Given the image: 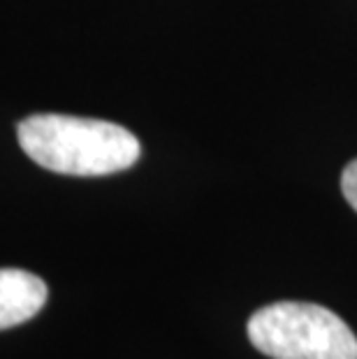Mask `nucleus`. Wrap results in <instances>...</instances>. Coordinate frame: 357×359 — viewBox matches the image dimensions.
<instances>
[{
  "instance_id": "obj_3",
  "label": "nucleus",
  "mask_w": 357,
  "mask_h": 359,
  "mask_svg": "<svg viewBox=\"0 0 357 359\" xmlns=\"http://www.w3.org/2000/svg\"><path fill=\"white\" fill-rule=\"evenodd\" d=\"M47 285L24 269H0V332L28 323L47 304Z\"/></svg>"
},
{
  "instance_id": "obj_4",
  "label": "nucleus",
  "mask_w": 357,
  "mask_h": 359,
  "mask_svg": "<svg viewBox=\"0 0 357 359\" xmlns=\"http://www.w3.org/2000/svg\"><path fill=\"white\" fill-rule=\"evenodd\" d=\"M341 190L348 204L357 211V160H353L351 165H346L344 174H341Z\"/></svg>"
},
{
  "instance_id": "obj_1",
  "label": "nucleus",
  "mask_w": 357,
  "mask_h": 359,
  "mask_svg": "<svg viewBox=\"0 0 357 359\" xmlns=\"http://www.w3.org/2000/svg\"><path fill=\"white\" fill-rule=\"evenodd\" d=\"M17 137L33 163L67 177H107L140 158L137 137L100 118L35 114L21 121Z\"/></svg>"
},
{
  "instance_id": "obj_2",
  "label": "nucleus",
  "mask_w": 357,
  "mask_h": 359,
  "mask_svg": "<svg viewBox=\"0 0 357 359\" xmlns=\"http://www.w3.org/2000/svg\"><path fill=\"white\" fill-rule=\"evenodd\" d=\"M248 339L271 359H357V336L330 309L278 302L255 311Z\"/></svg>"
}]
</instances>
